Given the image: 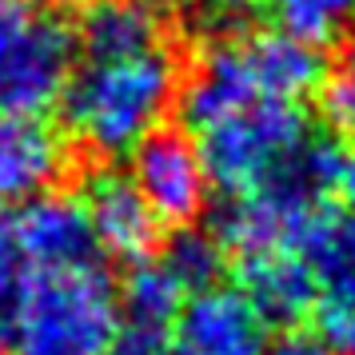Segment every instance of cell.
Instances as JSON below:
<instances>
[{"label":"cell","instance_id":"obj_1","mask_svg":"<svg viewBox=\"0 0 355 355\" xmlns=\"http://www.w3.org/2000/svg\"><path fill=\"white\" fill-rule=\"evenodd\" d=\"M180 84L184 72L168 40L128 56L76 60V72L60 96L64 124L100 160L128 156L140 140L164 128L180 100Z\"/></svg>","mask_w":355,"mask_h":355},{"label":"cell","instance_id":"obj_2","mask_svg":"<svg viewBox=\"0 0 355 355\" xmlns=\"http://www.w3.org/2000/svg\"><path fill=\"white\" fill-rule=\"evenodd\" d=\"M320 76V52L284 36L279 28L216 36L200 49L188 80L180 84L176 104L184 132L196 136L256 100L300 104L307 92H315Z\"/></svg>","mask_w":355,"mask_h":355},{"label":"cell","instance_id":"obj_3","mask_svg":"<svg viewBox=\"0 0 355 355\" xmlns=\"http://www.w3.org/2000/svg\"><path fill=\"white\" fill-rule=\"evenodd\" d=\"M120 300L104 259L44 268L20 304L4 355H112Z\"/></svg>","mask_w":355,"mask_h":355},{"label":"cell","instance_id":"obj_4","mask_svg":"<svg viewBox=\"0 0 355 355\" xmlns=\"http://www.w3.org/2000/svg\"><path fill=\"white\" fill-rule=\"evenodd\" d=\"M76 60V28L52 0H0V112L44 116Z\"/></svg>","mask_w":355,"mask_h":355},{"label":"cell","instance_id":"obj_5","mask_svg":"<svg viewBox=\"0 0 355 355\" xmlns=\"http://www.w3.org/2000/svg\"><path fill=\"white\" fill-rule=\"evenodd\" d=\"M307 136L311 128L300 104L256 100L240 112L216 120L211 128L196 132L192 140L211 184L224 188L227 196H243L263 188Z\"/></svg>","mask_w":355,"mask_h":355},{"label":"cell","instance_id":"obj_6","mask_svg":"<svg viewBox=\"0 0 355 355\" xmlns=\"http://www.w3.org/2000/svg\"><path fill=\"white\" fill-rule=\"evenodd\" d=\"M132 156V184L140 188L144 204L160 224L188 227L200 220L208 204L211 180L200 160V148L184 128H156L148 140L128 152Z\"/></svg>","mask_w":355,"mask_h":355},{"label":"cell","instance_id":"obj_7","mask_svg":"<svg viewBox=\"0 0 355 355\" xmlns=\"http://www.w3.org/2000/svg\"><path fill=\"white\" fill-rule=\"evenodd\" d=\"M268 323L248 304L240 288H200L192 291L172 327L168 355H263Z\"/></svg>","mask_w":355,"mask_h":355},{"label":"cell","instance_id":"obj_8","mask_svg":"<svg viewBox=\"0 0 355 355\" xmlns=\"http://www.w3.org/2000/svg\"><path fill=\"white\" fill-rule=\"evenodd\" d=\"M76 200L88 216L100 256H116L124 263L152 259L156 243H160V220L152 216V208L144 204V196L132 184L128 172L100 168L88 176Z\"/></svg>","mask_w":355,"mask_h":355},{"label":"cell","instance_id":"obj_9","mask_svg":"<svg viewBox=\"0 0 355 355\" xmlns=\"http://www.w3.org/2000/svg\"><path fill=\"white\" fill-rule=\"evenodd\" d=\"M120 300V327H116L112 355H168L172 352V327L188 291L160 259L132 263L128 279L116 288Z\"/></svg>","mask_w":355,"mask_h":355},{"label":"cell","instance_id":"obj_10","mask_svg":"<svg viewBox=\"0 0 355 355\" xmlns=\"http://www.w3.org/2000/svg\"><path fill=\"white\" fill-rule=\"evenodd\" d=\"M64 168V132H56L44 116L0 112V211L52 192Z\"/></svg>","mask_w":355,"mask_h":355},{"label":"cell","instance_id":"obj_11","mask_svg":"<svg viewBox=\"0 0 355 355\" xmlns=\"http://www.w3.org/2000/svg\"><path fill=\"white\" fill-rule=\"evenodd\" d=\"M240 291L256 307L263 323L272 327H295L307 311H315L320 284L300 252H263V256L240 259Z\"/></svg>","mask_w":355,"mask_h":355},{"label":"cell","instance_id":"obj_12","mask_svg":"<svg viewBox=\"0 0 355 355\" xmlns=\"http://www.w3.org/2000/svg\"><path fill=\"white\" fill-rule=\"evenodd\" d=\"M76 28V52L80 60H104V56H128L164 44V17L156 0H88Z\"/></svg>","mask_w":355,"mask_h":355},{"label":"cell","instance_id":"obj_13","mask_svg":"<svg viewBox=\"0 0 355 355\" xmlns=\"http://www.w3.org/2000/svg\"><path fill=\"white\" fill-rule=\"evenodd\" d=\"M291 252L307 259V268L320 284V300L355 295V211L320 208Z\"/></svg>","mask_w":355,"mask_h":355},{"label":"cell","instance_id":"obj_14","mask_svg":"<svg viewBox=\"0 0 355 355\" xmlns=\"http://www.w3.org/2000/svg\"><path fill=\"white\" fill-rule=\"evenodd\" d=\"M275 28L307 49H336L355 33V0H272Z\"/></svg>","mask_w":355,"mask_h":355},{"label":"cell","instance_id":"obj_15","mask_svg":"<svg viewBox=\"0 0 355 355\" xmlns=\"http://www.w3.org/2000/svg\"><path fill=\"white\" fill-rule=\"evenodd\" d=\"M160 263L180 279V288L192 295V291L211 288L220 279V272H224V248H220V240L211 232L188 224V227H176V236L168 240Z\"/></svg>","mask_w":355,"mask_h":355},{"label":"cell","instance_id":"obj_16","mask_svg":"<svg viewBox=\"0 0 355 355\" xmlns=\"http://www.w3.org/2000/svg\"><path fill=\"white\" fill-rule=\"evenodd\" d=\"M315 108H320L323 128L352 140L355 136V56L339 60L336 68H327L315 84Z\"/></svg>","mask_w":355,"mask_h":355},{"label":"cell","instance_id":"obj_17","mask_svg":"<svg viewBox=\"0 0 355 355\" xmlns=\"http://www.w3.org/2000/svg\"><path fill=\"white\" fill-rule=\"evenodd\" d=\"M263 355H336V352H331V347L323 343V336H315V331H304V327H288L284 336L268 339Z\"/></svg>","mask_w":355,"mask_h":355},{"label":"cell","instance_id":"obj_18","mask_svg":"<svg viewBox=\"0 0 355 355\" xmlns=\"http://www.w3.org/2000/svg\"><path fill=\"white\" fill-rule=\"evenodd\" d=\"M160 4H180V8H192L204 20H240L243 12H252L263 0H160Z\"/></svg>","mask_w":355,"mask_h":355},{"label":"cell","instance_id":"obj_19","mask_svg":"<svg viewBox=\"0 0 355 355\" xmlns=\"http://www.w3.org/2000/svg\"><path fill=\"white\" fill-rule=\"evenodd\" d=\"M339 196L347 200V211H355V152L343 156V168H339Z\"/></svg>","mask_w":355,"mask_h":355}]
</instances>
